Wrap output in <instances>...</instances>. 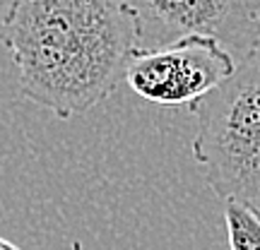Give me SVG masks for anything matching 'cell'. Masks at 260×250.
<instances>
[{"label": "cell", "mask_w": 260, "mask_h": 250, "mask_svg": "<svg viewBox=\"0 0 260 250\" xmlns=\"http://www.w3.org/2000/svg\"><path fill=\"white\" fill-rule=\"evenodd\" d=\"M0 39L22 94L60 121L109 99L138 51L121 0H19Z\"/></svg>", "instance_id": "cell-1"}, {"label": "cell", "mask_w": 260, "mask_h": 250, "mask_svg": "<svg viewBox=\"0 0 260 250\" xmlns=\"http://www.w3.org/2000/svg\"><path fill=\"white\" fill-rule=\"evenodd\" d=\"M190 111L198 116L193 157L207 186L222 202L260 212V41Z\"/></svg>", "instance_id": "cell-2"}, {"label": "cell", "mask_w": 260, "mask_h": 250, "mask_svg": "<svg viewBox=\"0 0 260 250\" xmlns=\"http://www.w3.org/2000/svg\"><path fill=\"white\" fill-rule=\"evenodd\" d=\"M138 31V51L183 37H212L236 60L260 41V0H121Z\"/></svg>", "instance_id": "cell-3"}, {"label": "cell", "mask_w": 260, "mask_h": 250, "mask_svg": "<svg viewBox=\"0 0 260 250\" xmlns=\"http://www.w3.org/2000/svg\"><path fill=\"white\" fill-rule=\"evenodd\" d=\"M236 67V58L212 37H183L159 48L135 51L125 67L130 89L161 106L188 109L224 82Z\"/></svg>", "instance_id": "cell-4"}, {"label": "cell", "mask_w": 260, "mask_h": 250, "mask_svg": "<svg viewBox=\"0 0 260 250\" xmlns=\"http://www.w3.org/2000/svg\"><path fill=\"white\" fill-rule=\"evenodd\" d=\"M229 250H260V212L251 204L224 200Z\"/></svg>", "instance_id": "cell-5"}, {"label": "cell", "mask_w": 260, "mask_h": 250, "mask_svg": "<svg viewBox=\"0 0 260 250\" xmlns=\"http://www.w3.org/2000/svg\"><path fill=\"white\" fill-rule=\"evenodd\" d=\"M17 3L19 0H0V31H3L5 22H8V17L12 15V10H15Z\"/></svg>", "instance_id": "cell-6"}, {"label": "cell", "mask_w": 260, "mask_h": 250, "mask_svg": "<svg viewBox=\"0 0 260 250\" xmlns=\"http://www.w3.org/2000/svg\"><path fill=\"white\" fill-rule=\"evenodd\" d=\"M0 250H22V248H19V245H15V243H10L8 238H3V236H0Z\"/></svg>", "instance_id": "cell-7"}]
</instances>
